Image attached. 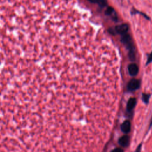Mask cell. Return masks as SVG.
<instances>
[{"mask_svg": "<svg viewBox=\"0 0 152 152\" xmlns=\"http://www.w3.org/2000/svg\"><path fill=\"white\" fill-rule=\"evenodd\" d=\"M121 41L125 45L129 51V57L131 60H135V48L132 39L130 35L126 34L123 35Z\"/></svg>", "mask_w": 152, "mask_h": 152, "instance_id": "1", "label": "cell"}, {"mask_svg": "<svg viewBox=\"0 0 152 152\" xmlns=\"http://www.w3.org/2000/svg\"><path fill=\"white\" fill-rule=\"evenodd\" d=\"M129 27L127 24H122L115 26V29H111L109 31L111 34L118 33L120 35H126L128 31Z\"/></svg>", "mask_w": 152, "mask_h": 152, "instance_id": "2", "label": "cell"}, {"mask_svg": "<svg viewBox=\"0 0 152 152\" xmlns=\"http://www.w3.org/2000/svg\"><path fill=\"white\" fill-rule=\"evenodd\" d=\"M140 86V82L139 80L132 79L128 83L127 88H128V90L131 91V92H133V91H135L136 90H137L138 89H139Z\"/></svg>", "mask_w": 152, "mask_h": 152, "instance_id": "3", "label": "cell"}, {"mask_svg": "<svg viewBox=\"0 0 152 152\" xmlns=\"http://www.w3.org/2000/svg\"><path fill=\"white\" fill-rule=\"evenodd\" d=\"M128 73L131 76H135L137 75V74L139 73V68L138 67V66H137L134 63H132L130 64L128 67Z\"/></svg>", "mask_w": 152, "mask_h": 152, "instance_id": "4", "label": "cell"}, {"mask_svg": "<svg viewBox=\"0 0 152 152\" xmlns=\"http://www.w3.org/2000/svg\"><path fill=\"white\" fill-rule=\"evenodd\" d=\"M121 128L122 131L126 134L130 132L131 130V123L128 120L125 121L121 126Z\"/></svg>", "mask_w": 152, "mask_h": 152, "instance_id": "5", "label": "cell"}, {"mask_svg": "<svg viewBox=\"0 0 152 152\" xmlns=\"http://www.w3.org/2000/svg\"><path fill=\"white\" fill-rule=\"evenodd\" d=\"M119 144L122 147H127L130 143V137L128 135H124L119 139Z\"/></svg>", "mask_w": 152, "mask_h": 152, "instance_id": "6", "label": "cell"}, {"mask_svg": "<svg viewBox=\"0 0 152 152\" xmlns=\"http://www.w3.org/2000/svg\"><path fill=\"white\" fill-rule=\"evenodd\" d=\"M136 105V99L135 98H130L129 100L127 102V110L128 112H131Z\"/></svg>", "mask_w": 152, "mask_h": 152, "instance_id": "7", "label": "cell"}, {"mask_svg": "<svg viewBox=\"0 0 152 152\" xmlns=\"http://www.w3.org/2000/svg\"><path fill=\"white\" fill-rule=\"evenodd\" d=\"M115 13L114 11V10L113 8H112L111 7H109L107 10H106L105 11V14L106 15H108V16H111V15H113V13ZM113 19H114L115 20H117V17H116V15L115 14V15H113Z\"/></svg>", "mask_w": 152, "mask_h": 152, "instance_id": "8", "label": "cell"}, {"mask_svg": "<svg viewBox=\"0 0 152 152\" xmlns=\"http://www.w3.org/2000/svg\"><path fill=\"white\" fill-rule=\"evenodd\" d=\"M89 1L90 2V3H92L98 4L99 6H100L102 7L106 6V4H107V3H106V1H104V0H92V1L89 0Z\"/></svg>", "mask_w": 152, "mask_h": 152, "instance_id": "9", "label": "cell"}, {"mask_svg": "<svg viewBox=\"0 0 152 152\" xmlns=\"http://www.w3.org/2000/svg\"><path fill=\"white\" fill-rule=\"evenodd\" d=\"M150 95H148V94H143V96H142V99L143 100V101L145 102V103H148L149 102V98H150Z\"/></svg>", "mask_w": 152, "mask_h": 152, "instance_id": "10", "label": "cell"}, {"mask_svg": "<svg viewBox=\"0 0 152 152\" xmlns=\"http://www.w3.org/2000/svg\"><path fill=\"white\" fill-rule=\"evenodd\" d=\"M151 62H152V52H151V54L149 55V56L148 57L146 64H149V63H150Z\"/></svg>", "mask_w": 152, "mask_h": 152, "instance_id": "11", "label": "cell"}, {"mask_svg": "<svg viewBox=\"0 0 152 152\" xmlns=\"http://www.w3.org/2000/svg\"><path fill=\"white\" fill-rule=\"evenodd\" d=\"M112 152H124L123 150H122L120 148H116V149H115Z\"/></svg>", "mask_w": 152, "mask_h": 152, "instance_id": "12", "label": "cell"}, {"mask_svg": "<svg viewBox=\"0 0 152 152\" xmlns=\"http://www.w3.org/2000/svg\"><path fill=\"white\" fill-rule=\"evenodd\" d=\"M141 149H142V144H140L139 147L137 148L135 152H141Z\"/></svg>", "mask_w": 152, "mask_h": 152, "instance_id": "13", "label": "cell"}]
</instances>
